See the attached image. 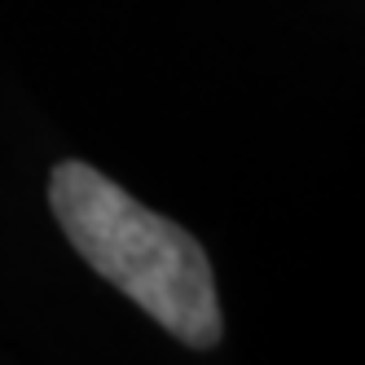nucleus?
I'll return each instance as SVG.
<instances>
[{
  "mask_svg": "<svg viewBox=\"0 0 365 365\" xmlns=\"http://www.w3.org/2000/svg\"><path fill=\"white\" fill-rule=\"evenodd\" d=\"M48 202L88 264L110 286L141 304L168 334L190 348L220 344V299L207 251L194 233L141 207L110 176L88 163H58L48 176Z\"/></svg>",
  "mask_w": 365,
  "mask_h": 365,
  "instance_id": "1",
  "label": "nucleus"
}]
</instances>
